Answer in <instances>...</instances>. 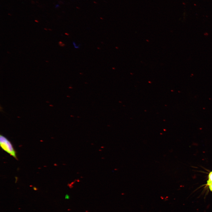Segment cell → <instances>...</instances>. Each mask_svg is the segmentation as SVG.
<instances>
[{
  "mask_svg": "<svg viewBox=\"0 0 212 212\" xmlns=\"http://www.w3.org/2000/svg\"><path fill=\"white\" fill-rule=\"evenodd\" d=\"M0 144L1 148L4 151L17 159L16 152L9 141L2 135L0 136Z\"/></svg>",
  "mask_w": 212,
  "mask_h": 212,
  "instance_id": "6da1fadb",
  "label": "cell"
},
{
  "mask_svg": "<svg viewBox=\"0 0 212 212\" xmlns=\"http://www.w3.org/2000/svg\"><path fill=\"white\" fill-rule=\"evenodd\" d=\"M208 178V179L207 181V185L208 186L212 183V171L209 173Z\"/></svg>",
  "mask_w": 212,
  "mask_h": 212,
  "instance_id": "7a4b0ae2",
  "label": "cell"
},
{
  "mask_svg": "<svg viewBox=\"0 0 212 212\" xmlns=\"http://www.w3.org/2000/svg\"><path fill=\"white\" fill-rule=\"evenodd\" d=\"M208 186L210 191H212V183L209 185Z\"/></svg>",
  "mask_w": 212,
  "mask_h": 212,
  "instance_id": "3957f363",
  "label": "cell"
},
{
  "mask_svg": "<svg viewBox=\"0 0 212 212\" xmlns=\"http://www.w3.org/2000/svg\"><path fill=\"white\" fill-rule=\"evenodd\" d=\"M69 197L68 195L67 194L66 195V196H65V199H69Z\"/></svg>",
  "mask_w": 212,
  "mask_h": 212,
  "instance_id": "277c9868",
  "label": "cell"
}]
</instances>
